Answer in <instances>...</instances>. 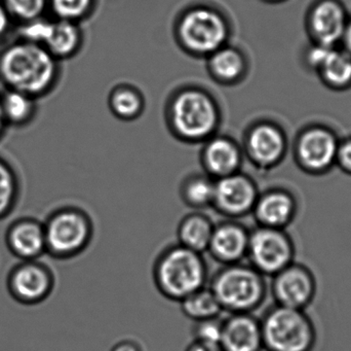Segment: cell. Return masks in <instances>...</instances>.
Returning a JSON list of instances; mask_svg holds the SVG:
<instances>
[{"label":"cell","mask_w":351,"mask_h":351,"mask_svg":"<svg viewBox=\"0 0 351 351\" xmlns=\"http://www.w3.org/2000/svg\"><path fill=\"white\" fill-rule=\"evenodd\" d=\"M47 5L58 20L76 22L90 10L92 0H47Z\"/></svg>","instance_id":"4dcf8cb0"},{"label":"cell","mask_w":351,"mask_h":351,"mask_svg":"<svg viewBox=\"0 0 351 351\" xmlns=\"http://www.w3.org/2000/svg\"><path fill=\"white\" fill-rule=\"evenodd\" d=\"M110 351H144L141 344L133 339H123L112 346Z\"/></svg>","instance_id":"836d02e7"},{"label":"cell","mask_w":351,"mask_h":351,"mask_svg":"<svg viewBox=\"0 0 351 351\" xmlns=\"http://www.w3.org/2000/svg\"><path fill=\"white\" fill-rule=\"evenodd\" d=\"M210 71L215 78L223 82H233L241 78L245 70V61L239 51L221 47L210 55Z\"/></svg>","instance_id":"484cf974"},{"label":"cell","mask_w":351,"mask_h":351,"mask_svg":"<svg viewBox=\"0 0 351 351\" xmlns=\"http://www.w3.org/2000/svg\"><path fill=\"white\" fill-rule=\"evenodd\" d=\"M53 270L47 264L34 261H21L12 268L6 288L16 302L32 306L45 302L55 288Z\"/></svg>","instance_id":"9c48e42d"},{"label":"cell","mask_w":351,"mask_h":351,"mask_svg":"<svg viewBox=\"0 0 351 351\" xmlns=\"http://www.w3.org/2000/svg\"><path fill=\"white\" fill-rule=\"evenodd\" d=\"M5 245L20 261H34L47 253L45 225L34 218H21L6 229Z\"/></svg>","instance_id":"4fadbf2b"},{"label":"cell","mask_w":351,"mask_h":351,"mask_svg":"<svg viewBox=\"0 0 351 351\" xmlns=\"http://www.w3.org/2000/svg\"><path fill=\"white\" fill-rule=\"evenodd\" d=\"M260 324L264 350L313 351L317 343L315 324L305 310L274 304Z\"/></svg>","instance_id":"277c9868"},{"label":"cell","mask_w":351,"mask_h":351,"mask_svg":"<svg viewBox=\"0 0 351 351\" xmlns=\"http://www.w3.org/2000/svg\"><path fill=\"white\" fill-rule=\"evenodd\" d=\"M339 158L340 161H341V164L346 169L351 171V141L343 144L342 148H340Z\"/></svg>","instance_id":"d590c367"},{"label":"cell","mask_w":351,"mask_h":351,"mask_svg":"<svg viewBox=\"0 0 351 351\" xmlns=\"http://www.w3.org/2000/svg\"><path fill=\"white\" fill-rule=\"evenodd\" d=\"M247 150L254 160L267 165L278 161L284 152V137L276 128L260 125L254 128L247 137Z\"/></svg>","instance_id":"ac0fdd59"},{"label":"cell","mask_w":351,"mask_h":351,"mask_svg":"<svg viewBox=\"0 0 351 351\" xmlns=\"http://www.w3.org/2000/svg\"><path fill=\"white\" fill-rule=\"evenodd\" d=\"M206 169L218 177L234 174L241 164V152L237 144L226 138H216L206 144L204 152Z\"/></svg>","instance_id":"d6986e66"},{"label":"cell","mask_w":351,"mask_h":351,"mask_svg":"<svg viewBox=\"0 0 351 351\" xmlns=\"http://www.w3.org/2000/svg\"><path fill=\"white\" fill-rule=\"evenodd\" d=\"M21 181L12 164L0 156V220L10 216L18 205Z\"/></svg>","instance_id":"d4e9b609"},{"label":"cell","mask_w":351,"mask_h":351,"mask_svg":"<svg viewBox=\"0 0 351 351\" xmlns=\"http://www.w3.org/2000/svg\"><path fill=\"white\" fill-rule=\"evenodd\" d=\"M223 351H263L261 324L253 313L229 315L223 319Z\"/></svg>","instance_id":"5bb4252c"},{"label":"cell","mask_w":351,"mask_h":351,"mask_svg":"<svg viewBox=\"0 0 351 351\" xmlns=\"http://www.w3.org/2000/svg\"><path fill=\"white\" fill-rule=\"evenodd\" d=\"M333 136L325 130H311L301 138L299 157L305 166L321 170L331 164L336 155Z\"/></svg>","instance_id":"2e32d148"},{"label":"cell","mask_w":351,"mask_h":351,"mask_svg":"<svg viewBox=\"0 0 351 351\" xmlns=\"http://www.w3.org/2000/svg\"><path fill=\"white\" fill-rule=\"evenodd\" d=\"M45 225L47 253L53 259H74L88 249L94 238L90 216L75 207H62L51 212Z\"/></svg>","instance_id":"5b68a950"},{"label":"cell","mask_w":351,"mask_h":351,"mask_svg":"<svg viewBox=\"0 0 351 351\" xmlns=\"http://www.w3.org/2000/svg\"><path fill=\"white\" fill-rule=\"evenodd\" d=\"M258 196L255 185L247 177L231 174L215 183L213 205L227 218H239L253 212Z\"/></svg>","instance_id":"8fae6325"},{"label":"cell","mask_w":351,"mask_h":351,"mask_svg":"<svg viewBox=\"0 0 351 351\" xmlns=\"http://www.w3.org/2000/svg\"><path fill=\"white\" fill-rule=\"evenodd\" d=\"M51 23L53 21L47 20L45 16H40V18L34 19L28 22L16 24L14 33L16 34V38L36 43V45L43 47L47 36H49Z\"/></svg>","instance_id":"f546056e"},{"label":"cell","mask_w":351,"mask_h":351,"mask_svg":"<svg viewBox=\"0 0 351 351\" xmlns=\"http://www.w3.org/2000/svg\"><path fill=\"white\" fill-rule=\"evenodd\" d=\"M223 319L219 317L194 321L191 334L195 341L220 344L222 337Z\"/></svg>","instance_id":"1f68e13d"},{"label":"cell","mask_w":351,"mask_h":351,"mask_svg":"<svg viewBox=\"0 0 351 351\" xmlns=\"http://www.w3.org/2000/svg\"><path fill=\"white\" fill-rule=\"evenodd\" d=\"M16 24L43 16L47 0H1Z\"/></svg>","instance_id":"f1b7e54d"},{"label":"cell","mask_w":351,"mask_h":351,"mask_svg":"<svg viewBox=\"0 0 351 351\" xmlns=\"http://www.w3.org/2000/svg\"><path fill=\"white\" fill-rule=\"evenodd\" d=\"M346 43H348V47H350L351 51V25L348 31H346Z\"/></svg>","instance_id":"74e56055"},{"label":"cell","mask_w":351,"mask_h":351,"mask_svg":"<svg viewBox=\"0 0 351 351\" xmlns=\"http://www.w3.org/2000/svg\"><path fill=\"white\" fill-rule=\"evenodd\" d=\"M184 201L193 208H204L213 205L215 183L204 177L189 179L182 192Z\"/></svg>","instance_id":"4316f807"},{"label":"cell","mask_w":351,"mask_h":351,"mask_svg":"<svg viewBox=\"0 0 351 351\" xmlns=\"http://www.w3.org/2000/svg\"><path fill=\"white\" fill-rule=\"evenodd\" d=\"M178 34L188 51L197 55H212L223 47L228 36V27L215 10L194 8L184 14Z\"/></svg>","instance_id":"ba28073f"},{"label":"cell","mask_w":351,"mask_h":351,"mask_svg":"<svg viewBox=\"0 0 351 351\" xmlns=\"http://www.w3.org/2000/svg\"><path fill=\"white\" fill-rule=\"evenodd\" d=\"M309 61L321 68L328 82L334 86H344L351 80V59L328 45L315 47L311 52Z\"/></svg>","instance_id":"44dd1931"},{"label":"cell","mask_w":351,"mask_h":351,"mask_svg":"<svg viewBox=\"0 0 351 351\" xmlns=\"http://www.w3.org/2000/svg\"><path fill=\"white\" fill-rule=\"evenodd\" d=\"M38 99L4 89L0 93L2 115L8 128H25L33 123L38 111Z\"/></svg>","instance_id":"e0dca14e"},{"label":"cell","mask_w":351,"mask_h":351,"mask_svg":"<svg viewBox=\"0 0 351 351\" xmlns=\"http://www.w3.org/2000/svg\"><path fill=\"white\" fill-rule=\"evenodd\" d=\"M185 351H223L220 344L204 343V342L193 341L186 348Z\"/></svg>","instance_id":"e575fe53"},{"label":"cell","mask_w":351,"mask_h":351,"mask_svg":"<svg viewBox=\"0 0 351 351\" xmlns=\"http://www.w3.org/2000/svg\"><path fill=\"white\" fill-rule=\"evenodd\" d=\"M171 121L178 135L188 140H202L216 129L218 109L213 99L202 91L185 90L173 101Z\"/></svg>","instance_id":"8992f818"},{"label":"cell","mask_w":351,"mask_h":351,"mask_svg":"<svg viewBox=\"0 0 351 351\" xmlns=\"http://www.w3.org/2000/svg\"><path fill=\"white\" fill-rule=\"evenodd\" d=\"M143 102L141 96L130 88H121L111 96L113 111L123 119L130 120L137 117L142 111Z\"/></svg>","instance_id":"83f0119b"},{"label":"cell","mask_w":351,"mask_h":351,"mask_svg":"<svg viewBox=\"0 0 351 351\" xmlns=\"http://www.w3.org/2000/svg\"><path fill=\"white\" fill-rule=\"evenodd\" d=\"M152 278L162 297L179 303L206 286L208 265L202 253L176 243L165 247L156 257Z\"/></svg>","instance_id":"7a4b0ae2"},{"label":"cell","mask_w":351,"mask_h":351,"mask_svg":"<svg viewBox=\"0 0 351 351\" xmlns=\"http://www.w3.org/2000/svg\"><path fill=\"white\" fill-rule=\"evenodd\" d=\"M313 28L322 45L330 47L343 34V10L336 2L319 4L313 12Z\"/></svg>","instance_id":"603a6c76"},{"label":"cell","mask_w":351,"mask_h":351,"mask_svg":"<svg viewBox=\"0 0 351 351\" xmlns=\"http://www.w3.org/2000/svg\"><path fill=\"white\" fill-rule=\"evenodd\" d=\"M214 227L210 218L204 214H188L178 226V243L202 255L208 251Z\"/></svg>","instance_id":"ffe728a7"},{"label":"cell","mask_w":351,"mask_h":351,"mask_svg":"<svg viewBox=\"0 0 351 351\" xmlns=\"http://www.w3.org/2000/svg\"><path fill=\"white\" fill-rule=\"evenodd\" d=\"M253 212L258 226L285 230L294 218L295 203L288 194L271 192L258 198Z\"/></svg>","instance_id":"9a60e30c"},{"label":"cell","mask_w":351,"mask_h":351,"mask_svg":"<svg viewBox=\"0 0 351 351\" xmlns=\"http://www.w3.org/2000/svg\"><path fill=\"white\" fill-rule=\"evenodd\" d=\"M8 128L5 121H4L3 115H2L1 104H0V140H1L2 138H3V136L5 135Z\"/></svg>","instance_id":"8d00e7d4"},{"label":"cell","mask_w":351,"mask_h":351,"mask_svg":"<svg viewBox=\"0 0 351 351\" xmlns=\"http://www.w3.org/2000/svg\"><path fill=\"white\" fill-rule=\"evenodd\" d=\"M179 303L184 317L193 323L219 317L223 313L214 293L206 286L192 293Z\"/></svg>","instance_id":"cb8c5ba5"},{"label":"cell","mask_w":351,"mask_h":351,"mask_svg":"<svg viewBox=\"0 0 351 351\" xmlns=\"http://www.w3.org/2000/svg\"><path fill=\"white\" fill-rule=\"evenodd\" d=\"M59 60L45 47L16 38L0 49V82L36 99L49 95L59 80Z\"/></svg>","instance_id":"6da1fadb"},{"label":"cell","mask_w":351,"mask_h":351,"mask_svg":"<svg viewBox=\"0 0 351 351\" xmlns=\"http://www.w3.org/2000/svg\"><path fill=\"white\" fill-rule=\"evenodd\" d=\"M249 240L250 230L243 225L225 220L215 225L206 253L223 266L241 263L247 259Z\"/></svg>","instance_id":"7c38bea8"},{"label":"cell","mask_w":351,"mask_h":351,"mask_svg":"<svg viewBox=\"0 0 351 351\" xmlns=\"http://www.w3.org/2000/svg\"><path fill=\"white\" fill-rule=\"evenodd\" d=\"M317 288L313 272L296 262L272 276L270 284L274 304L300 310H305L313 303Z\"/></svg>","instance_id":"30bf717a"},{"label":"cell","mask_w":351,"mask_h":351,"mask_svg":"<svg viewBox=\"0 0 351 351\" xmlns=\"http://www.w3.org/2000/svg\"><path fill=\"white\" fill-rule=\"evenodd\" d=\"M295 255L294 241L286 230L262 226L250 230L247 260L265 278H272L291 265Z\"/></svg>","instance_id":"52a82bcc"},{"label":"cell","mask_w":351,"mask_h":351,"mask_svg":"<svg viewBox=\"0 0 351 351\" xmlns=\"http://www.w3.org/2000/svg\"><path fill=\"white\" fill-rule=\"evenodd\" d=\"M16 22L0 0V45L8 43V39L14 33Z\"/></svg>","instance_id":"d6a6232c"},{"label":"cell","mask_w":351,"mask_h":351,"mask_svg":"<svg viewBox=\"0 0 351 351\" xmlns=\"http://www.w3.org/2000/svg\"><path fill=\"white\" fill-rule=\"evenodd\" d=\"M208 288L222 310L229 315L253 313L261 307L267 295L265 276L243 262L222 266L213 275Z\"/></svg>","instance_id":"3957f363"},{"label":"cell","mask_w":351,"mask_h":351,"mask_svg":"<svg viewBox=\"0 0 351 351\" xmlns=\"http://www.w3.org/2000/svg\"><path fill=\"white\" fill-rule=\"evenodd\" d=\"M82 33L75 22L56 20L51 23L49 36L43 47L57 60L67 59L80 49Z\"/></svg>","instance_id":"7402d4cb"}]
</instances>
